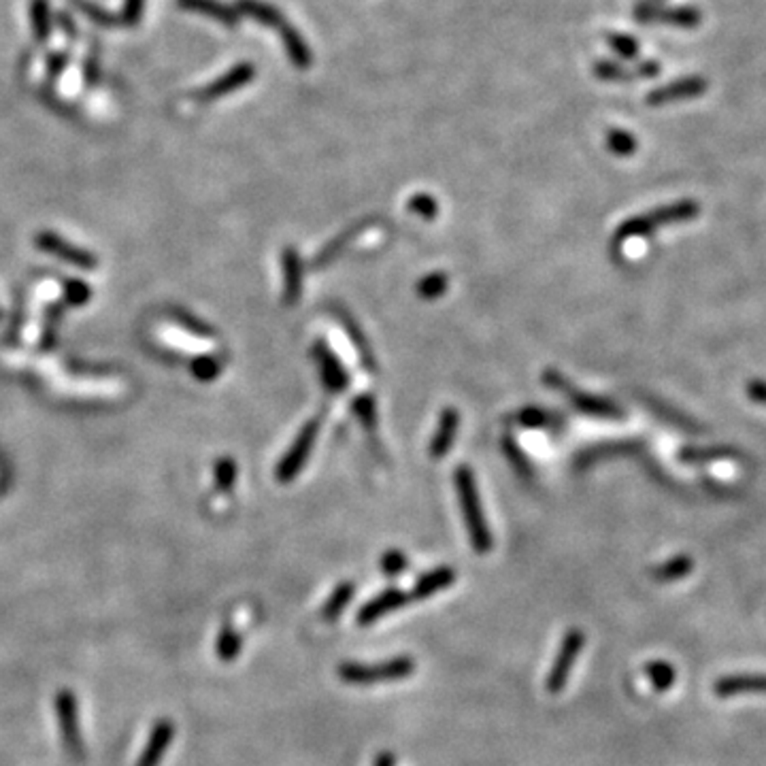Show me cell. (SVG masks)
Segmentation results:
<instances>
[{"mask_svg": "<svg viewBox=\"0 0 766 766\" xmlns=\"http://www.w3.org/2000/svg\"><path fill=\"white\" fill-rule=\"evenodd\" d=\"M456 490H458V501L462 507L464 521H467V530L470 545L477 554H487L492 549V535L487 521L484 518V509H481L479 494H477L475 477L470 473L469 467H460L456 470Z\"/></svg>", "mask_w": 766, "mask_h": 766, "instance_id": "6da1fadb", "label": "cell"}, {"mask_svg": "<svg viewBox=\"0 0 766 766\" xmlns=\"http://www.w3.org/2000/svg\"><path fill=\"white\" fill-rule=\"evenodd\" d=\"M413 673H416V660L411 656H396L374 664L340 662L337 667V675L348 685L390 684L411 677Z\"/></svg>", "mask_w": 766, "mask_h": 766, "instance_id": "7a4b0ae2", "label": "cell"}, {"mask_svg": "<svg viewBox=\"0 0 766 766\" xmlns=\"http://www.w3.org/2000/svg\"><path fill=\"white\" fill-rule=\"evenodd\" d=\"M698 211H701V207H698L694 201H681V202L668 204V207L654 209V211L628 219L626 224L617 230V238H620V241H626V238L650 235V232H654L656 228H662V226L679 224V221H688L692 218H696Z\"/></svg>", "mask_w": 766, "mask_h": 766, "instance_id": "3957f363", "label": "cell"}, {"mask_svg": "<svg viewBox=\"0 0 766 766\" xmlns=\"http://www.w3.org/2000/svg\"><path fill=\"white\" fill-rule=\"evenodd\" d=\"M583 647H586V633L581 628H569L560 641L558 654L554 658L552 668H549L547 679H545V688L549 694H560L569 684V677L575 667V660L581 656Z\"/></svg>", "mask_w": 766, "mask_h": 766, "instance_id": "277c9868", "label": "cell"}, {"mask_svg": "<svg viewBox=\"0 0 766 766\" xmlns=\"http://www.w3.org/2000/svg\"><path fill=\"white\" fill-rule=\"evenodd\" d=\"M56 713H58L60 735L65 741L66 752L73 758H83V741L82 732H79V718H77V698L71 690H60L56 696Z\"/></svg>", "mask_w": 766, "mask_h": 766, "instance_id": "5b68a950", "label": "cell"}, {"mask_svg": "<svg viewBox=\"0 0 766 766\" xmlns=\"http://www.w3.org/2000/svg\"><path fill=\"white\" fill-rule=\"evenodd\" d=\"M317 430H320V426H317V419H311V422H306L303 426V430H300L297 441L292 443V447L286 452V456L281 458L280 467H277V479L281 481V484H288V481H292L294 477L298 475V470L305 467L306 458H309L311 450H314V443L317 439Z\"/></svg>", "mask_w": 766, "mask_h": 766, "instance_id": "8992f818", "label": "cell"}, {"mask_svg": "<svg viewBox=\"0 0 766 766\" xmlns=\"http://www.w3.org/2000/svg\"><path fill=\"white\" fill-rule=\"evenodd\" d=\"M409 603H411V596H409L405 590L388 588L383 590V592H379L377 596H373L371 600H366V603L357 609L356 624L357 626H371V624L379 622L382 617L390 615L392 611L400 609V607H405Z\"/></svg>", "mask_w": 766, "mask_h": 766, "instance_id": "52a82bcc", "label": "cell"}, {"mask_svg": "<svg viewBox=\"0 0 766 766\" xmlns=\"http://www.w3.org/2000/svg\"><path fill=\"white\" fill-rule=\"evenodd\" d=\"M707 88L709 83L705 77H698V75L681 77V79H675L671 83L662 85V88L651 90V92L647 94V105L662 107V105H671V102L698 99V96L707 92Z\"/></svg>", "mask_w": 766, "mask_h": 766, "instance_id": "ba28073f", "label": "cell"}, {"mask_svg": "<svg viewBox=\"0 0 766 766\" xmlns=\"http://www.w3.org/2000/svg\"><path fill=\"white\" fill-rule=\"evenodd\" d=\"M254 77H255V68L249 65V62H241V65L232 66L226 75L218 77L215 82L204 85L202 90H198L194 99L198 102H211L215 99H221V96H228L232 92H237V90L245 88Z\"/></svg>", "mask_w": 766, "mask_h": 766, "instance_id": "9c48e42d", "label": "cell"}, {"mask_svg": "<svg viewBox=\"0 0 766 766\" xmlns=\"http://www.w3.org/2000/svg\"><path fill=\"white\" fill-rule=\"evenodd\" d=\"M639 22H660V24L677 28L701 26L702 13L694 7H654V4H641L637 7Z\"/></svg>", "mask_w": 766, "mask_h": 766, "instance_id": "30bf717a", "label": "cell"}, {"mask_svg": "<svg viewBox=\"0 0 766 766\" xmlns=\"http://www.w3.org/2000/svg\"><path fill=\"white\" fill-rule=\"evenodd\" d=\"M547 382L554 385V388H558L564 392L566 396H569V400L575 405L579 411L590 413V416H598V417H617L622 416V411L615 405H611L609 400L605 399H596V396L590 394H581V392H577L569 382H564V379L560 377V374L549 373L547 374Z\"/></svg>", "mask_w": 766, "mask_h": 766, "instance_id": "8fae6325", "label": "cell"}, {"mask_svg": "<svg viewBox=\"0 0 766 766\" xmlns=\"http://www.w3.org/2000/svg\"><path fill=\"white\" fill-rule=\"evenodd\" d=\"M713 692L719 698L736 694H766V673H741L726 675L713 684Z\"/></svg>", "mask_w": 766, "mask_h": 766, "instance_id": "7c38bea8", "label": "cell"}, {"mask_svg": "<svg viewBox=\"0 0 766 766\" xmlns=\"http://www.w3.org/2000/svg\"><path fill=\"white\" fill-rule=\"evenodd\" d=\"M175 739V724L170 719H158L153 724L150 739L145 743L143 753L136 760V766H160L164 753Z\"/></svg>", "mask_w": 766, "mask_h": 766, "instance_id": "4fadbf2b", "label": "cell"}, {"mask_svg": "<svg viewBox=\"0 0 766 766\" xmlns=\"http://www.w3.org/2000/svg\"><path fill=\"white\" fill-rule=\"evenodd\" d=\"M314 356H315L317 366H320L322 382H323V385H326L328 390H331V392H340V390L348 388V383H349L348 373H345V368L339 362V357L334 356L332 351L326 348V345L317 343L315 348H314Z\"/></svg>", "mask_w": 766, "mask_h": 766, "instance_id": "5bb4252c", "label": "cell"}, {"mask_svg": "<svg viewBox=\"0 0 766 766\" xmlns=\"http://www.w3.org/2000/svg\"><path fill=\"white\" fill-rule=\"evenodd\" d=\"M179 9L192 11V13H201L209 20L218 22V24L226 28H235L241 20V13L230 4L221 3V0H177Z\"/></svg>", "mask_w": 766, "mask_h": 766, "instance_id": "9a60e30c", "label": "cell"}, {"mask_svg": "<svg viewBox=\"0 0 766 766\" xmlns=\"http://www.w3.org/2000/svg\"><path fill=\"white\" fill-rule=\"evenodd\" d=\"M456 581V571L452 566H436V569L424 572L416 579L411 590V600H426L441 590H447Z\"/></svg>", "mask_w": 766, "mask_h": 766, "instance_id": "2e32d148", "label": "cell"}, {"mask_svg": "<svg viewBox=\"0 0 766 766\" xmlns=\"http://www.w3.org/2000/svg\"><path fill=\"white\" fill-rule=\"evenodd\" d=\"M460 417L456 409L447 407L445 411L441 413L439 417V428H436V433L433 436V443H430V456L433 458H441L445 456L447 452H450L453 439H456V430H458Z\"/></svg>", "mask_w": 766, "mask_h": 766, "instance_id": "e0dca14e", "label": "cell"}, {"mask_svg": "<svg viewBox=\"0 0 766 766\" xmlns=\"http://www.w3.org/2000/svg\"><path fill=\"white\" fill-rule=\"evenodd\" d=\"M237 11L238 13L252 17V20H255L258 24H263L266 28H275V30H281V28L288 24L286 17H283L280 11L269 3H263V0H238Z\"/></svg>", "mask_w": 766, "mask_h": 766, "instance_id": "ac0fdd59", "label": "cell"}, {"mask_svg": "<svg viewBox=\"0 0 766 766\" xmlns=\"http://www.w3.org/2000/svg\"><path fill=\"white\" fill-rule=\"evenodd\" d=\"M28 15H30V28H32L34 41L41 45L47 43L51 39V30H54L49 0H30Z\"/></svg>", "mask_w": 766, "mask_h": 766, "instance_id": "d6986e66", "label": "cell"}, {"mask_svg": "<svg viewBox=\"0 0 766 766\" xmlns=\"http://www.w3.org/2000/svg\"><path fill=\"white\" fill-rule=\"evenodd\" d=\"M303 288V269H300L298 254L294 249L283 252V289H286V303H297Z\"/></svg>", "mask_w": 766, "mask_h": 766, "instance_id": "ffe728a7", "label": "cell"}, {"mask_svg": "<svg viewBox=\"0 0 766 766\" xmlns=\"http://www.w3.org/2000/svg\"><path fill=\"white\" fill-rule=\"evenodd\" d=\"M354 594H356L354 583L351 581L339 583V586L332 590V594L328 596V600L322 607V611H320L322 620L328 622V624L337 622L339 617L343 615V611L348 609V605L351 603V598H354Z\"/></svg>", "mask_w": 766, "mask_h": 766, "instance_id": "44dd1931", "label": "cell"}, {"mask_svg": "<svg viewBox=\"0 0 766 766\" xmlns=\"http://www.w3.org/2000/svg\"><path fill=\"white\" fill-rule=\"evenodd\" d=\"M280 37L283 41V47H286L289 60L294 62L298 68H309L311 66V49L309 45L303 37H300L297 28L292 24H286L280 30Z\"/></svg>", "mask_w": 766, "mask_h": 766, "instance_id": "7402d4cb", "label": "cell"}, {"mask_svg": "<svg viewBox=\"0 0 766 766\" xmlns=\"http://www.w3.org/2000/svg\"><path fill=\"white\" fill-rule=\"evenodd\" d=\"M243 651V637L241 633L230 624H224L219 628L218 639H215V656L221 662H235Z\"/></svg>", "mask_w": 766, "mask_h": 766, "instance_id": "603a6c76", "label": "cell"}, {"mask_svg": "<svg viewBox=\"0 0 766 766\" xmlns=\"http://www.w3.org/2000/svg\"><path fill=\"white\" fill-rule=\"evenodd\" d=\"M692 571H694V562H692L690 555H675V558L664 562V564L656 566V569L651 571V577H654L658 583H673L688 577Z\"/></svg>", "mask_w": 766, "mask_h": 766, "instance_id": "cb8c5ba5", "label": "cell"}, {"mask_svg": "<svg viewBox=\"0 0 766 766\" xmlns=\"http://www.w3.org/2000/svg\"><path fill=\"white\" fill-rule=\"evenodd\" d=\"M645 675L650 677L651 688L656 692H668L677 679V673L667 660H650L645 664Z\"/></svg>", "mask_w": 766, "mask_h": 766, "instance_id": "d4e9b609", "label": "cell"}, {"mask_svg": "<svg viewBox=\"0 0 766 766\" xmlns=\"http://www.w3.org/2000/svg\"><path fill=\"white\" fill-rule=\"evenodd\" d=\"M71 4L79 11V13H83L85 17H88L90 22H94L96 26L111 28V26H119V24H122L119 15L111 13V11H107L105 7H100L99 3H92V0H71Z\"/></svg>", "mask_w": 766, "mask_h": 766, "instance_id": "484cf974", "label": "cell"}, {"mask_svg": "<svg viewBox=\"0 0 766 766\" xmlns=\"http://www.w3.org/2000/svg\"><path fill=\"white\" fill-rule=\"evenodd\" d=\"M594 75L605 79V82H617V83L628 82V79H637L634 68H624L622 65H617V62H611V60L596 62Z\"/></svg>", "mask_w": 766, "mask_h": 766, "instance_id": "4316f807", "label": "cell"}, {"mask_svg": "<svg viewBox=\"0 0 766 766\" xmlns=\"http://www.w3.org/2000/svg\"><path fill=\"white\" fill-rule=\"evenodd\" d=\"M607 147L615 153V156H633L637 151V139L626 130H609L607 133Z\"/></svg>", "mask_w": 766, "mask_h": 766, "instance_id": "83f0119b", "label": "cell"}, {"mask_svg": "<svg viewBox=\"0 0 766 766\" xmlns=\"http://www.w3.org/2000/svg\"><path fill=\"white\" fill-rule=\"evenodd\" d=\"M607 43H609V47L613 51H615L617 56H622V58L637 60V56H639V43H637V39H633V37H630V34L609 32V34H607Z\"/></svg>", "mask_w": 766, "mask_h": 766, "instance_id": "f1b7e54d", "label": "cell"}, {"mask_svg": "<svg viewBox=\"0 0 766 766\" xmlns=\"http://www.w3.org/2000/svg\"><path fill=\"white\" fill-rule=\"evenodd\" d=\"M445 288H447V277L441 275V272H433V275L424 277V280L419 281L417 294L426 300H435L445 292Z\"/></svg>", "mask_w": 766, "mask_h": 766, "instance_id": "f546056e", "label": "cell"}, {"mask_svg": "<svg viewBox=\"0 0 766 766\" xmlns=\"http://www.w3.org/2000/svg\"><path fill=\"white\" fill-rule=\"evenodd\" d=\"M354 413L366 430H373L374 424H377V411H374V400L371 396H360V399H356Z\"/></svg>", "mask_w": 766, "mask_h": 766, "instance_id": "4dcf8cb0", "label": "cell"}, {"mask_svg": "<svg viewBox=\"0 0 766 766\" xmlns=\"http://www.w3.org/2000/svg\"><path fill=\"white\" fill-rule=\"evenodd\" d=\"M407 564H409L407 555L402 554V552H399V549H390V552H385L382 555V571L388 577L400 575V572L407 569Z\"/></svg>", "mask_w": 766, "mask_h": 766, "instance_id": "1f68e13d", "label": "cell"}, {"mask_svg": "<svg viewBox=\"0 0 766 766\" xmlns=\"http://www.w3.org/2000/svg\"><path fill=\"white\" fill-rule=\"evenodd\" d=\"M436 209H439L436 207V201L428 194H417V196H413L411 201H409V211L419 215V218L433 219L436 215Z\"/></svg>", "mask_w": 766, "mask_h": 766, "instance_id": "d6a6232c", "label": "cell"}, {"mask_svg": "<svg viewBox=\"0 0 766 766\" xmlns=\"http://www.w3.org/2000/svg\"><path fill=\"white\" fill-rule=\"evenodd\" d=\"M520 422H521V426H526V428H545V426H549L554 422V417L549 416L547 411H541V409L530 407V409H524V411L520 413Z\"/></svg>", "mask_w": 766, "mask_h": 766, "instance_id": "836d02e7", "label": "cell"}, {"mask_svg": "<svg viewBox=\"0 0 766 766\" xmlns=\"http://www.w3.org/2000/svg\"><path fill=\"white\" fill-rule=\"evenodd\" d=\"M143 7H145V0H124L122 13H119V20H122V24L124 26L139 24L141 15H143Z\"/></svg>", "mask_w": 766, "mask_h": 766, "instance_id": "e575fe53", "label": "cell"}, {"mask_svg": "<svg viewBox=\"0 0 766 766\" xmlns=\"http://www.w3.org/2000/svg\"><path fill=\"white\" fill-rule=\"evenodd\" d=\"M71 62V54L68 51H54L47 58V77L54 82L56 77H60L65 73V68Z\"/></svg>", "mask_w": 766, "mask_h": 766, "instance_id": "d590c367", "label": "cell"}, {"mask_svg": "<svg viewBox=\"0 0 766 766\" xmlns=\"http://www.w3.org/2000/svg\"><path fill=\"white\" fill-rule=\"evenodd\" d=\"M83 79L88 82V85H96L100 79V65L99 58L92 56V58H88L83 62Z\"/></svg>", "mask_w": 766, "mask_h": 766, "instance_id": "8d00e7d4", "label": "cell"}, {"mask_svg": "<svg viewBox=\"0 0 766 766\" xmlns=\"http://www.w3.org/2000/svg\"><path fill=\"white\" fill-rule=\"evenodd\" d=\"M235 473H237L235 464H232L230 460H224V462L218 467V481L224 487H230L232 481H235Z\"/></svg>", "mask_w": 766, "mask_h": 766, "instance_id": "74e56055", "label": "cell"}, {"mask_svg": "<svg viewBox=\"0 0 766 766\" xmlns=\"http://www.w3.org/2000/svg\"><path fill=\"white\" fill-rule=\"evenodd\" d=\"M634 73H637V79L639 77H643V79H654V77H658L660 75V62H656V60H645V62H641V65L634 68Z\"/></svg>", "mask_w": 766, "mask_h": 766, "instance_id": "f35d334b", "label": "cell"}, {"mask_svg": "<svg viewBox=\"0 0 766 766\" xmlns=\"http://www.w3.org/2000/svg\"><path fill=\"white\" fill-rule=\"evenodd\" d=\"M58 26L62 28V32H65V37H66V39H71V41H75L77 34H79L77 24H75V22H73V17H71V15L65 13V11H62V13H58Z\"/></svg>", "mask_w": 766, "mask_h": 766, "instance_id": "ab89813d", "label": "cell"}, {"mask_svg": "<svg viewBox=\"0 0 766 766\" xmlns=\"http://www.w3.org/2000/svg\"><path fill=\"white\" fill-rule=\"evenodd\" d=\"M747 394L752 396L756 402H764L766 405V383L764 382H752L747 385Z\"/></svg>", "mask_w": 766, "mask_h": 766, "instance_id": "60d3db41", "label": "cell"}, {"mask_svg": "<svg viewBox=\"0 0 766 766\" xmlns=\"http://www.w3.org/2000/svg\"><path fill=\"white\" fill-rule=\"evenodd\" d=\"M373 766H396V756L390 749H382V752L373 758Z\"/></svg>", "mask_w": 766, "mask_h": 766, "instance_id": "b9f144b4", "label": "cell"}, {"mask_svg": "<svg viewBox=\"0 0 766 766\" xmlns=\"http://www.w3.org/2000/svg\"><path fill=\"white\" fill-rule=\"evenodd\" d=\"M507 452H509V456L515 460V467H518V470H520V475H526V470H528V473H530V469H528V467H526V464H524V462H521V453H520L518 450H515V447H513V445H509V443H507Z\"/></svg>", "mask_w": 766, "mask_h": 766, "instance_id": "7bdbcfd3", "label": "cell"}]
</instances>
